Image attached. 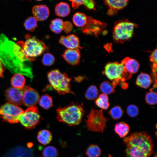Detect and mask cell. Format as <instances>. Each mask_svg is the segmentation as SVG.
Here are the masks:
<instances>
[{
	"label": "cell",
	"instance_id": "obj_7",
	"mask_svg": "<svg viewBox=\"0 0 157 157\" xmlns=\"http://www.w3.org/2000/svg\"><path fill=\"white\" fill-rule=\"evenodd\" d=\"M108 120L104 116L102 109L96 110L92 108L85 121L86 127L91 131L103 133Z\"/></svg>",
	"mask_w": 157,
	"mask_h": 157
},
{
	"label": "cell",
	"instance_id": "obj_29",
	"mask_svg": "<svg viewBox=\"0 0 157 157\" xmlns=\"http://www.w3.org/2000/svg\"><path fill=\"white\" fill-rule=\"evenodd\" d=\"M99 94L98 89L94 85H91L87 89L85 94L86 98L92 100L96 99Z\"/></svg>",
	"mask_w": 157,
	"mask_h": 157
},
{
	"label": "cell",
	"instance_id": "obj_26",
	"mask_svg": "<svg viewBox=\"0 0 157 157\" xmlns=\"http://www.w3.org/2000/svg\"><path fill=\"white\" fill-rule=\"evenodd\" d=\"M95 102L96 105L102 109H107L109 106L108 96L104 94H101L96 99Z\"/></svg>",
	"mask_w": 157,
	"mask_h": 157
},
{
	"label": "cell",
	"instance_id": "obj_39",
	"mask_svg": "<svg viewBox=\"0 0 157 157\" xmlns=\"http://www.w3.org/2000/svg\"><path fill=\"white\" fill-rule=\"evenodd\" d=\"M5 69L4 65L0 60V77H3V74Z\"/></svg>",
	"mask_w": 157,
	"mask_h": 157
},
{
	"label": "cell",
	"instance_id": "obj_23",
	"mask_svg": "<svg viewBox=\"0 0 157 157\" xmlns=\"http://www.w3.org/2000/svg\"><path fill=\"white\" fill-rule=\"evenodd\" d=\"M87 16L84 13L77 12L75 13L72 17L74 24L78 27H82L86 24Z\"/></svg>",
	"mask_w": 157,
	"mask_h": 157
},
{
	"label": "cell",
	"instance_id": "obj_32",
	"mask_svg": "<svg viewBox=\"0 0 157 157\" xmlns=\"http://www.w3.org/2000/svg\"><path fill=\"white\" fill-rule=\"evenodd\" d=\"M37 20L33 17L28 18L25 21L24 25L26 30L28 31H33L37 27Z\"/></svg>",
	"mask_w": 157,
	"mask_h": 157
},
{
	"label": "cell",
	"instance_id": "obj_20",
	"mask_svg": "<svg viewBox=\"0 0 157 157\" xmlns=\"http://www.w3.org/2000/svg\"><path fill=\"white\" fill-rule=\"evenodd\" d=\"M151 82V78L149 75L141 73L138 76L136 84L140 87L147 89L149 87Z\"/></svg>",
	"mask_w": 157,
	"mask_h": 157
},
{
	"label": "cell",
	"instance_id": "obj_18",
	"mask_svg": "<svg viewBox=\"0 0 157 157\" xmlns=\"http://www.w3.org/2000/svg\"><path fill=\"white\" fill-rule=\"evenodd\" d=\"M70 12L69 5L64 2H60L57 4L55 8L56 15L58 17H64L67 16Z\"/></svg>",
	"mask_w": 157,
	"mask_h": 157
},
{
	"label": "cell",
	"instance_id": "obj_8",
	"mask_svg": "<svg viewBox=\"0 0 157 157\" xmlns=\"http://www.w3.org/2000/svg\"><path fill=\"white\" fill-rule=\"evenodd\" d=\"M40 117L38 107L33 106L28 107L20 115L19 122L26 129H32L40 122Z\"/></svg>",
	"mask_w": 157,
	"mask_h": 157
},
{
	"label": "cell",
	"instance_id": "obj_2",
	"mask_svg": "<svg viewBox=\"0 0 157 157\" xmlns=\"http://www.w3.org/2000/svg\"><path fill=\"white\" fill-rule=\"evenodd\" d=\"M25 41H19L15 43L17 54L20 60L24 63L34 61L36 57L49 49L41 40L28 34L25 36Z\"/></svg>",
	"mask_w": 157,
	"mask_h": 157
},
{
	"label": "cell",
	"instance_id": "obj_14",
	"mask_svg": "<svg viewBox=\"0 0 157 157\" xmlns=\"http://www.w3.org/2000/svg\"><path fill=\"white\" fill-rule=\"evenodd\" d=\"M129 0H104L105 3L108 6L107 14L110 16L117 13L118 11L124 8Z\"/></svg>",
	"mask_w": 157,
	"mask_h": 157
},
{
	"label": "cell",
	"instance_id": "obj_24",
	"mask_svg": "<svg viewBox=\"0 0 157 157\" xmlns=\"http://www.w3.org/2000/svg\"><path fill=\"white\" fill-rule=\"evenodd\" d=\"M25 81V78L22 74L16 73L11 78V84L13 87L22 88L24 86Z\"/></svg>",
	"mask_w": 157,
	"mask_h": 157
},
{
	"label": "cell",
	"instance_id": "obj_1",
	"mask_svg": "<svg viewBox=\"0 0 157 157\" xmlns=\"http://www.w3.org/2000/svg\"><path fill=\"white\" fill-rule=\"evenodd\" d=\"M126 157H149L153 152L151 136L145 131L135 132L124 137Z\"/></svg>",
	"mask_w": 157,
	"mask_h": 157
},
{
	"label": "cell",
	"instance_id": "obj_3",
	"mask_svg": "<svg viewBox=\"0 0 157 157\" xmlns=\"http://www.w3.org/2000/svg\"><path fill=\"white\" fill-rule=\"evenodd\" d=\"M85 113L83 104L72 103L56 109L57 119L70 126H75L81 122Z\"/></svg>",
	"mask_w": 157,
	"mask_h": 157
},
{
	"label": "cell",
	"instance_id": "obj_5",
	"mask_svg": "<svg viewBox=\"0 0 157 157\" xmlns=\"http://www.w3.org/2000/svg\"><path fill=\"white\" fill-rule=\"evenodd\" d=\"M104 73L115 87L119 83L129 79L132 74L128 72L121 63L118 62L107 63L105 67Z\"/></svg>",
	"mask_w": 157,
	"mask_h": 157
},
{
	"label": "cell",
	"instance_id": "obj_4",
	"mask_svg": "<svg viewBox=\"0 0 157 157\" xmlns=\"http://www.w3.org/2000/svg\"><path fill=\"white\" fill-rule=\"evenodd\" d=\"M47 77L50 86L59 94H74L71 90V78L68 77L67 74L62 73L58 69H54L48 72Z\"/></svg>",
	"mask_w": 157,
	"mask_h": 157
},
{
	"label": "cell",
	"instance_id": "obj_38",
	"mask_svg": "<svg viewBox=\"0 0 157 157\" xmlns=\"http://www.w3.org/2000/svg\"><path fill=\"white\" fill-rule=\"evenodd\" d=\"M157 49H155L152 53L150 56V61L154 63H157Z\"/></svg>",
	"mask_w": 157,
	"mask_h": 157
},
{
	"label": "cell",
	"instance_id": "obj_30",
	"mask_svg": "<svg viewBox=\"0 0 157 157\" xmlns=\"http://www.w3.org/2000/svg\"><path fill=\"white\" fill-rule=\"evenodd\" d=\"M58 152L55 147L49 146L45 147L42 152V157H58Z\"/></svg>",
	"mask_w": 157,
	"mask_h": 157
},
{
	"label": "cell",
	"instance_id": "obj_37",
	"mask_svg": "<svg viewBox=\"0 0 157 157\" xmlns=\"http://www.w3.org/2000/svg\"><path fill=\"white\" fill-rule=\"evenodd\" d=\"M73 29V25L71 22L69 21L64 22L63 30L66 33L70 32Z\"/></svg>",
	"mask_w": 157,
	"mask_h": 157
},
{
	"label": "cell",
	"instance_id": "obj_17",
	"mask_svg": "<svg viewBox=\"0 0 157 157\" xmlns=\"http://www.w3.org/2000/svg\"><path fill=\"white\" fill-rule=\"evenodd\" d=\"M121 63L127 71L131 74L136 73L140 67V65L136 60L128 57L123 60Z\"/></svg>",
	"mask_w": 157,
	"mask_h": 157
},
{
	"label": "cell",
	"instance_id": "obj_19",
	"mask_svg": "<svg viewBox=\"0 0 157 157\" xmlns=\"http://www.w3.org/2000/svg\"><path fill=\"white\" fill-rule=\"evenodd\" d=\"M71 2L73 8H78L82 5L84 6L89 10H95V2L94 0H68Z\"/></svg>",
	"mask_w": 157,
	"mask_h": 157
},
{
	"label": "cell",
	"instance_id": "obj_25",
	"mask_svg": "<svg viewBox=\"0 0 157 157\" xmlns=\"http://www.w3.org/2000/svg\"><path fill=\"white\" fill-rule=\"evenodd\" d=\"M63 23L64 22L60 19L56 18L52 20L50 24V29L55 34H59L63 30Z\"/></svg>",
	"mask_w": 157,
	"mask_h": 157
},
{
	"label": "cell",
	"instance_id": "obj_13",
	"mask_svg": "<svg viewBox=\"0 0 157 157\" xmlns=\"http://www.w3.org/2000/svg\"><path fill=\"white\" fill-rule=\"evenodd\" d=\"M62 56L66 62L72 65H78L80 62L81 53L79 48L68 49Z\"/></svg>",
	"mask_w": 157,
	"mask_h": 157
},
{
	"label": "cell",
	"instance_id": "obj_42",
	"mask_svg": "<svg viewBox=\"0 0 157 157\" xmlns=\"http://www.w3.org/2000/svg\"></svg>",
	"mask_w": 157,
	"mask_h": 157
},
{
	"label": "cell",
	"instance_id": "obj_31",
	"mask_svg": "<svg viewBox=\"0 0 157 157\" xmlns=\"http://www.w3.org/2000/svg\"><path fill=\"white\" fill-rule=\"evenodd\" d=\"M100 90L103 93L109 94L113 93L115 91V87L112 84L108 81H104L100 85Z\"/></svg>",
	"mask_w": 157,
	"mask_h": 157
},
{
	"label": "cell",
	"instance_id": "obj_22",
	"mask_svg": "<svg viewBox=\"0 0 157 157\" xmlns=\"http://www.w3.org/2000/svg\"><path fill=\"white\" fill-rule=\"evenodd\" d=\"M115 132L121 138L125 137L128 134L130 129L128 125L124 122L116 124L115 127Z\"/></svg>",
	"mask_w": 157,
	"mask_h": 157
},
{
	"label": "cell",
	"instance_id": "obj_36",
	"mask_svg": "<svg viewBox=\"0 0 157 157\" xmlns=\"http://www.w3.org/2000/svg\"><path fill=\"white\" fill-rule=\"evenodd\" d=\"M139 108L136 106L131 104L129 105L127 108V113L130 117H134L139 113Z\"/></svg>",
	"mask_w": 157,
	"mask_h": 157
},
{
	"label": "cell",
	"instance_id": "obj_21",
	"mask_svg": "<svg viewBox=\"0 0 157 157\" xmlns=\"http://www.w3.org/2000/svg\"><path fill=\"white\" fill-rule=\"evenodd\" d=\"M52 137V133L49 131L43 129L38 132L37 138L40 143L43 145H46L50 142Z\"/></svg>",
	"mask_w": 157,
	"mask_h": 157
},
{
	"label": "cell",
	"instance_id": "obj_34",
	"mask_svg": "<svg viewBox=\"0 0 157 157\" xmlns=\"http://www.w3.org/2000/svg\"><path fill=\"white\" fill-rule=\"evenodd\" d=\"M123 113L122 108L119 106H116L112 108L109 111V113L113 119H117L120 118Z\"/></svg>",
	"mask_w": 157,
	"mask_h": 157
},
{
	"label": "cell",
	"instance_id": "obj_9",
	"mask_svg": "<svg viewBox=\"0 0 157 157\" xmlns=\"http://www.w3.org/2000/svg\"><path fill=\"white\" fill-rule=\"evenodd\" d=\"M24 112L19 106L8 102L0 108V115L3 119L11 124L19 122V118Z\"/></svg>",
	"mask_w": 157,
	"mask_h": 157
},
{
	"label": "cell",
	"instance_id": "obj_40",
	"mask_svg": "<svg viewBox=\"0 0 157 157\" xmlns=\"http://www.w3.org/2000/svg\"><path fill=\"white\" fill-rule=\"evenodd\" d=\"M33 144L32 143H29V144L28 145V147H30L32 146Z\"/></svg>",
	"mask_w": 157,
	"mask_h": 157
},
{
	"label": "cell",
	"instance_id": "obj_27",
	"mask_svg": "<svg viewBox=\"0 0 157 157\" xmlns=\"http://www.w3.org/2000/svg\"><path fill=\"white\" fill-rule=\"evenodd\" d=\"M101 153L100 148L97 144H91L87 149L85 154L87 157H99Z\"/></svg>",
	"mask_w": 157,
	"mask_h": 157
},
{
	"label": "cell",
	"instance_id": "obj_28",
	"mask_svg": "<svg viewBox=\"0 0 157 157\" xmlns=\"http://www.w3.org/2000/svg\"><path fill=\"white\" fill-rule=\"evenodd\" d=\"M39 102L40 105L46 109H48L53 106L52 98L48 94L42 96L39 99Z\"/></svg>",
	"mask_w": 157,
	"mask_h": 157
},
{
	"label": "cell",
	"instance_id": "obj_11",
	"mask_svg": "<svg viewBox=\"0 0 157 157\" xmlns=\"http://www.w3.org/2000/svg\"><path fill=\"white\" fill-rule=\"evenodd\" d=\"M23 90V104L27 107L35 106L39 102L40 96L35 90L28 86H24Z\"/></svg>",
	"mask_w": 157,
	"mask_h": 157
},
{
	"label": "cell",
	"instance_id": "obj_41",
	"mask_svg": "<svg viewBox=\"0 0 157 157\" xmlns=\"http://www.w3.org/2000/svg\"><path fill=\"white\" fill-rule=\"evenodd\" d=\"M37 1H42V0H36Z\"/></svg>",
	"mask_w": 157,
	"mask_h": 157
},
{
	"label": "cell",
	"instance_id": "obj_12",
	"mask_svg": "<svg viewBox=\"0 0 157 157\" xmlns=\"http://www.w3.org/2000/svg\"><path fill=\"white\" fill-rule=\"evenodd\" d=\"M23 90L22 88L10 87L7 89L5 95L8 102L18 106L23 105Z\"/></svg>",
	"mask_w": 157,
	"mask_h": 157
},
{
	"label": "cell",
	"instance_id": "obj_16",
	"mask_svg": "<svg viewBox=\"0 0 157 157\" xmlns=\"http://www.w3.org/2000/svg\"><path fill=\"white\" fill-rule=\"evenodd\" d=\"M33 17L37 20L43 21L48 18L49 15V10L45 5H38L34 6L32 8Z\"/></svg>",
	"mask_w": 157,
	"mask_h": 157
},
{
	"label": "cell",
	"instance_id": "obj_35",
	"mask_svg": "<svg viewBox=\"0 0 157 157\" xmlns=\"http://www.w3.org/2000/svg\"><path fill=\"white\" fill-rule=\"evenodd\" d=\"M146 102L149 104L153 105L157 103V95L156 92L151 91L147 92L145 95Z\"/></svg>",
	"mask_w": 157,
	"mask_h": 157
},
{
	"label": "cell",
	"instance_id": "obj_6",
	"mask_svg": "<svg viewBox=\"0 0 157 157\" xmlns=\"http://www.w3.org/2000/svg\"><path fill=\"white\" fill-rule=\"evenodd\" d=\"M135 24L127 20H123L117 22L113 32V37L115 43H123L129 40L133 36L134 28L137 26Z\"/></svg>",
	"mask_w": 157,
	"mask_h": 157
},
{
	"label": "cell",
	"instance_id": "obj_10",
	"mask_svg": "<svg viewBox=\"0 0 157 157\" xmlns=\"http://www.w3.org/2000/svg\"><path fill=\"white\" fill-rule=\"evenodd\" d=\"M106 25V23L95 19L92 17L87 16L86 24L81 27V30L85 34L97 37Z\"/></svg>",
	"mask_w": 157,
	"mask_h": 157
},
{
	"label": "cell",
	"instance_id": "obj_33",
	"mask_svg": "<svg viewBox=\"0 0 157 157\" xmlns=\"http://www.w3.org/2000/svg\"><path fill=\"white\" fill-rule=\"evenodd\" d=\"M55 61L54 56L51 53H46L43 55L42 62L44 66H50L54 64Z\"/></svg>",
	"mask_w": 157,
	"mask_h": 157
},
{
	"label": "cell",
	"instance_id": "obj_15",
	"mask_svg": "<svg viewBox=\"0 0 157 157\" xmlns=\"http://www.w3.org/2000/svg\"><path fill=\"white\" fill-rule=\"evenodd\" d=\"M59 43L68 49H82L80 45L78 37L75 34H70L67 36H61L60 38Z\"/></svg>",
	"mask_w": 157,
	"mask_h": 157
}]
</instances>
